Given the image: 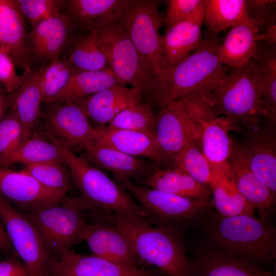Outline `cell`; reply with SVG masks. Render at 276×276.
Here are the masks:
<instances>
[{"instance_id": "cell-27", "label": "cell", "mask_w": 276, "mask_h": 276, "mask_svg": "<svg viewBox=\"0 0 276 276\" xmlns=\"http://www.w3.org/2000/svg\"><path fill=\"white\" fill-rule=\"evenodd\" d=\"M9 108L15 112L21 124L22 143L32 136L41 114L43 99L39 67L28 73L19 88L9 95Z\"/></svg>"}, {"instance_id": "cell-10", "label": "cell", "mask_w": 276, "mask_h": 276, "mask_svg": "<svg viewBox=\"0 0 276 276\" xmlns=\"http://www.w3.org/2000/svg\"><path fill=\"white\" fill-rule=\"evenodd\" d=\"M0 219L13 249L30 276H51L56 257L27 215L0 194Z\"/></svg>"}, {"instance_id": "cell-42", "label": "cell", "mask_w": 276, "mask_h": 276, "mask_svg": "<svg viewBox=\"0 0 276 276\" xmlns=\"http://www.w3.org/2000/svg\"><path fill=\"white\" fill-rule=\"evenodd\" d=\"M248 19L261 34L276 25V1L245 0Z\"/></svg>"}, {"instance_id": "cell-40", "label": "cell", "mask_w": 276, "mask_h": 276, "mask_svg": "<svg viewBox=\"0 0 276 276\" xmlns=\"http://www.w3.org/2000/svg\"><path fill=\"white\" fill-rule=\"evenodd\" d=\"M0 122V167L7 168L21 143L22 129L15 112L11 108Z\"/></svg>"}, {"instance_id": "cell-3", "label": "cell", "mask_w": 276, "mask_h": 276, "mask_svg": "<svg viewBox=\"0 0 276 276\" xmlns=\"http://www.w3.org/2000/svg\"><path fill=\"white\" fill-rule=\"evenodd\" d=\"M105 220L127 236L139 260L166 276H192L185 233L114 214L107 215Z\"/></svg>"}, {"instance_id": "cell-16", "label": "cell", "mask_w": 276, "mask_h": 276, "mask_svg": "<svg viewBox=\"0 0 276 276\" xmlns=\"http://www.w3.org/2000/svg\"><path fill=\"white\" fill-rule=\"evenodd\" d=\"M276 125L266 122L242 131L238 143L252 172L276 193Z\"/></svg>"}, {"instance_id": "cell-22", "label": "cell", "mask_w": 276, "mask_h": 276, "mask_svg": "<svg viewBox=\"0 0 276 276\" xmlns=\"http://www.w3.org/2000/svg\"><path fill=\"white\" fill-rule=\"evenodd\" d=\"M204 16L203 0L190 17L167 29L161 40L163 68L178 63L200 45Z\"/></svg>"}, {"instance_id": "cell-17", "label": "cell", "mask_w": 276, "mask_h": 276, "mask_svg": "<svg viewBox=\"0 0 276 276\" xmlns=\"http://www.w3.org/2000/svg\"><path fill=\"white\" fill-rule=\"evenodd\" d=\"M226 176L255 211H258L260 218L273 222L276 193L252 172L238 143L234 142Z\"/></svg>"}, {"instance_id": "cell-43", "label": "cell", "mask_w": 276, "mask_h": 276, "mask_svg": "<svg viewBox=\"0 0 276 276\" xmlns=\"http://www.w3.org/2000/svg\"><path fill=\"white\" fill-rule=\"evenodd\" d=\"M203 0H169L163 16L167 29L190 17L202 4Z\"/></svg>"}, {"instance_id": "cell-6", "label": "cell", "mask_w": 276, "mask_h": 276, "mask_svg": "<svg viewBox=\"0 0 276 276\" xmlns=\"http://www.w3.org/2000/svg\"><path fill=\"white\" fill-rule=\"evenodd\" d=\"M134 199L151 224L184 233L194 228L202 214L213 207L212 198L184 197L148 188L131 180L117 181Z\"/></svg>"}, {"instance_id": "cell-36", "label": "cell", "mask_w": 276, "mask_h": 276, "mask_svg": "<svg viewBox=\"0 0 276 276\" xmlns=\"http://www.w3.org/2000/svg\"><path fill=\"white\" fill-rule=\"evenodd\" d=\"M39 68L43 102L53 103L75 71L63 57L54 59Z\"/></svg>"}, {"instance_id": "cell-33", "label": "cell", "mask_w": 276, "mask_h": 276, "mask_svg": "<svg viewBox=\"0 0 276 276\" xmlns=\"http://www.w3.org/2000/svg\"><path fill=\"white\" fill-rule=\"evenodd\" d=\"M204 22L210 36L218 37L221 32L248 19L245 0H204Z\"/></svg>"}, {"instance_id": "cell-18", "label": "cell", "mask_w": 276, "mask_h": 276, "mask_svg": "<svg viewBox=\"0 0 276 276\" xmlns=\"http://www.w3.org/2000/svg\"><path fill=\"white\" fill-rule=\"evenodd\" d=\"M0 194L24 210L64 200L66 194L49 189L29 173L0 167Z\"/></svg>"}, {"instance_id": "cell-14", "label": "cell", "mask_w": 276, "mask_h": 276, "mask_svg": "<svg viewBox=\"0 0 276 276\" xmlns=\"http://www.w3.org/2000/svg\"><path fill=\"white\" fill-rule=\"evenodd\" d=\"M77 32L64 12L31 28L27 34L26 48L32 66L62 57Z\"/></svg>"}, {"instance_id": "cell-49", "label": "cell", "mask_w": 276, "mask_h": 276, "mask_svg": "<svg viewBox=\"0 0 276 276\" xmlns=\"http://www.w3.org/2000/svg\"><path fill=\"white\" fill-rule=\"evenodd\" d=\"M5 90L3 85L0 83V95Z\"/></svg>"}, {"instance_id": "cell-26", "label": "cell", "mask_w": 276, "mask_h": 276, "mask_svg": "<svg viewBox=\"0 0 276 276\" xmlns=\"http://www.w3.org/2000/svg\"><path fill=\"white\" fill-rule=\"evenodd\" d=\"M92 141L132 156L151 160L156 164L163 163L154 133L98 127L94 128Z\"/></svg>"}, {"instance_id": "cell-29", "label": "cell", "mask_w": 276, "mask_h": 276, "mask_svg": "<svg viewBox=\"0 0 276 276\" xmlns=\"http://www.w3.org/2000/svg\"><path fill=\"white\" fill-rule=\"evenodd\" d=\"M259 32L249 20L232 27L216 53L220 62L229 68L237 67L248 62L257 49Z\"/></svg>"}, {"instance_id": "cell-37", "label": "cell", "mask_w": 276, "mask_h": 276, "mask_svg": "<svg viewBox=\"0 0 276 276\" xmlns=\"http://www.w3.org/2000/svg\"><path fill=\"white\" fill-rule=\"evenodd\" d=\"M52 162H63L58 146L52 141L31 136L13 153L10 164L21 163L26 166Z\"/></svg>"}, {"instance_id": "cell-21", "label": "cell", "mask_w": 276, "mask_h": 276, "mask_svg": "<svg viewBox=\"0 0 276 276\" xmlns=\"http://www.w3.org/2000/svg\"><path fill=\"white\" fill-rule=\"evenodd\" d=\"M85 158L96 167L111 172L118 180L142 179L157 168L154 162L132 156L104 144L92 141L84 149Z\"/></svg>"}, {"instance_id": "cell-5", "label": "cell", "mask_w": 276, "mask_h": 276, "mask_svg": "<svg viewBox=\"0 0 276 276\" xmlns=\"http://www.w3.org/2000/svg\"><path fill=\"white\" fill-rule=\"evenodd\" d=\"M208 97L217 113L224 117L235 131L252 128L264 119L257 73L251 59L242 66L230 68Z\"/></svg>"}, {"instance_id": "cell-35", "label": "cell", "mask_w": 276, "mask_h": 276, "mask_svg": "<svg viewBox=\"0 0 276 276\" xmlns=\"http://www.w3.org/2000/svg\"><path fill=\"white\" fill-rule=\"evenodd\" d=\"M171 162L198 182L211 187L214 180L213 169L205 156L200 141L192 142L176 154Z\"/></svg>"}, {"instance_id": "cell-24", "label": "cell", "mask_w": 276, "mask_h": 276, "mask_svg": "<svg viewBox=\"0 0 276 276\" xmlns=\"http://www.w3.org/2000/svg\"><path fill=\"white\" fill-rule=\"evenodd\" d=\"M26 20L16 0H0V45L24 73L32 70L26 48Z\"/></svg>"}, {"instance_id": "cell-38", "label": "cell", "mask_w": 276, "mask_h": 276, "mask_svg": "<svg viewBox=\"0 0 276 276\" xmlns=\"http://www.w3.org/2000/svg\"><path fill=\"white\" fill-rule=\"evenodd\" d=\"M156 116L148 102L134 104L119 112L106 126L116 129L154 133Z\"/></svg>"}, {"instance_id": "cell-20", "label": "cell", "mask_w": 276, "mask_h": 276, "mask_svg": "<svg viewBox=\"0 0 276 276\" xmlns=\"http://www.w3.org/2000/svg\"><path fill=\"white\" fill-rule=\"evenodd\" d=\"M83 241L94 255L125 266L138 267L139 259L128 238L109 221L87 223Z\"/></svg>"}, {"instance_id": "cell-28", "label": "cell", "mask_w": 276, "mask_h": 276, "mask_svg": "<svg viewBox=\"0 0 276 276\" xmlns=\"http://www.w3.org/2000/svg\"><path fill=\"white\" fill-rule=\"evenodd\" d=\"M251 59L257 73L264 119L276 125V44L258 42Z\"/></svg>"}, {"instance_id": "cell-47", "label": "cell", "mask_w": 276, "mask_h": 276, "mask_svg": "<svg viewBox=\"0 0 276 276\" xmlns=\"http://www.w3.org/2000/svg\"><path fill=\"white\" fill-rule=\"evenodd\" d=\"M257 41L276 44V25L271 27L265 32L259 34Z\"/></svg>"}, {"instance_id": "cell-2", "label": "cell", "mask_w": 276, "mask_h": 276, "mask_svg": "<svg viewBox=\"0 0 276 276\" xmlns=\"http://www.w3.org/2000/svg\"><path fill=\"white\" fill-rule=\"evenodd\" d=\"M220 42L218 37L209 35L178 63L163 68L144 92L148 102L160 108L194 93L209 95L228 72L217 55Z\"/></svg>"}, {"instance_id": "cell-32", "label": "cell", "mask_w": 276, "mask_h": 276, "mask_svg": "<svg viewBox=\"0 0 276 276\" xmlns=\"http://www.w3.org/2000/svg\"><path fill=\"white\" fill-rule=\"evenodd\" d=\"M119 84H124L109 67L98 71L75 72L53 103L75 101Z\"/></svg>"}, {"instance_id": "cell-30", "label": "cell", "mask_w": 276, "mask_h": 276, "mask_svg": "<svg viewBox=\"0 0 276 276\" xmlns=\"http://www.w3.org/2000/svg\"><path fill=\"white\" fill-rule=\"evenodd\" d=\"M135 182L184 197L200 200L211 198L210 187L175 167L162 169L157 167L151 174Z\"/></svg>"}, {"instance_id": "cell-41", "label": "cell", "mask_w": 276, "mask_h": 276, "mask_svg": "<svg viewBox=\"0 0 276 276\" xmlns=\"http://www.w3.org/2000/svg\"><path fill=\"white\" fill-rule=\"evenodd\" d=\"M16 2L31 28L63 12L64 1L16 0Z\"/></svg>"}, {"instance_id": "cell-8", "label": "cell", "mask_w": 276, "mask_h": 276, "mask_svg": "<svg viewBox=\"0 0 276 276\" xmlns=\"http://www.w3.org/2000/svg\"><path fill=\"white\" fill-rule=\"evenodd\" d=\"M208 96L196 93L178 101L199 126L201 148L214 176H226L234 145L229 132L234 130L217 113Z\"/></svg>"}, {"instance_id": "cell-12", "label": "cell", "mask_w": 276, "mask_h": 276, "mask_svg": "<svg viewBox=\"0 0 276 276\" xmlns=\"http://www.w3.org/2000/svg\"><path fill=\"white\" fill-rule=\"evenodd\" d=\"M154 131L156 147L163 163L189 144L200 141L201 130L178 101L159 108Z\"/></svg>"}, {"instance_id": "cell-9", "label": "cell", "mask_w": 276, "mask_h": 276, "mask_svg": "<svg viewBox=\"0 0 276 276\" xmlns=\"http://www.w3.org/2000/svg\"><path fill=\"white\" fill-rule=\"evenodd\" d=\"M164 2L156 0H129L116 21L125 31L139 52L145 65L158 74L164 67L162 36L164 24L159 6Z\"/></svg>"}, {"instance_id": "cell-13", "label": "cell", "mask_w": 276, "mask_h": 276, "mask_svg": "<svg viewBox=\"0 0 276 276\" xmlns=\"http://www.w3.org/2000/svg\"><path fill=\"white\" fill-rule=\"evenodd\" d=\"M53 104L44 114L51 141L72 151L85 149L93 140L94 127L82 107L73 101Z\"/></svg>"}, {"instance_id": "cell-48", "label": "cell", "mask_w": 276, "mask_h": 276, "mask_svg": "<svg viewBox=\"0 0 276 276\" xmlns=\"http://www.w3.org/2000/svg\"><path fill=\"white\" fill-rule=\"evenodd\" d=\"M8 108H9V98L5 90L0 95V122L6 114Z\"/></svg>"}, {"instance_id": "cell-39", "label": "cell", "mask_w": 276, "mask_h": 276, "mask_svg": "<svg viewBox=\"0 0 276 276\" xmlns=\"http://www.w3.org/2000/svg\"><path fill=\"white\" fill-rule=\"evenodd\" d=\"M63 162L26 165L22 169L47 188L64 194L71 188L70 170Z\"/></svg>"}, {"instance_id": "cell-19", "label": "cell", "mask_w": 276, "mask_h": 276, "mask_svg": "<svg viewBox=\"0 0 276 276\" xmlns=\"http://www.w3.org/2000/svg\"><path fill=\"white\" fill-rule=\"evenodd\" d=\"M51 276H166L158 270L127 267L97 256L77 254L70 250L54 263Z\"/></svg>"}, {"instance_id": "cell-11", "label": "cell", "mask_w": 276, "mask_h": 276, "mask_svg": "<svg viewBox=\"0 0 276 276\" xmlns=\"http://www.w3.org/2000/svg\"><path fill=\"white\" fill-rule=\"evenodd\" d=\"M97 30L108 67L124 84L144 93L155 75L125 31L116 22Z\"/></svg>"}, {"instance_id": "cell-45", "label": "cell", "mask_w": 276, "mask_h": 276, "mask_svg": "<svg viewBox=\"0 0 276 276\" xmlns=\"http://www.w3.org/2000/svg\"><path fill=\"white\" fill-rule=\"evenodd\" d=\"M0 276H30V274L23 262L10 257L0 261Z\"/></svg>"}, {"instance_id": "cell-31", "label": "cell", "mask_w": 276, "mask_h": 276, "mask_svg": "<svg viewBox=\"0 0 276 276\" xmlns=\"http://www.w3.org/2000/svg\"><path fill=\"white\" fill-rule=\"evenodd\" d=\"M62 57L67 60L75 72L108 67L97 30L77 32Z\"/></svg>"}, {"instance_id": "cell-46", "label": "cell", "mask_w": 276, "mask_h": 276, "mask_svg": "<svg viewBox=\"0 0 276 276\" xmlns=\"http://www.w3.org/2000/svg\"><path fill=\"white\" fill-rule=\"evenodd\" d=\"M12 249L7 233L0 221V250L4 253H9Z\"/></svg>"}, {"instance_id": "cell-25", "label": "cell", "mask_w": 276, "mask_h": 276, "mask_svg": "<svg viewBox=\"0 0 276 276\" xmlns=\"http://www.w3.org/2000/svg\"><path fill=\"white\" fill-rule=\"evenodd\" d=\"M129 0L64 1L63 12L77 32L98 30L119 18Z\"/></svg>"}, {"instance_id": "cell-1", "label": "cell", "mask_w": 276, "mask_h": 276, "mask_svg": "<svg viewBox=\"0 0 276 276\" xmlns=\"http://www.w3.org/2000/svg\"><path fill=\"white\" fill-rule=\"evenodd\" d=\"M193 229L201 239L223 251L264 269H275L276 228L272 222L254 214L225 217L211 207Z\"/></svg>"}, {"instance_id": "cell-34", "label": "cell", "mask_w": 276, "mask_h": 276, "mask_svg": "<svg viewBox=\"0 0 276 276\" xmlns=\"http://www.w3.org/2000/svg\"><path fill=\"white\" fill-rule=\"evenodd\" d=\"M210 188L213 207L219 215L232 217L255 212L227 176L215 177Z\"/></svg>"}, {"instance_id": "cell-44", "label": "cell", "mask_w": 276, "mask_h": 276, "mask_svg": "<svg viewBox=\"0 0 276 276\" xmlns=\"http://www.w3.org/2000/svg\"><path fill=\"white\" fill-rule=\"evenodd\" d=\"M16 69L12 59L0 45V83L9 95L19 88L28 73H23L22 75H19Z\"/></svg>"}, {"instance_id": "cell-23", "label": "cell", "mask_w": 276, "mask_h": 276, "mask_svg": "<svg viewBox=\"0 0 276 276\" xmlns=\"http://www.w3.org/2000/svg\"><path fill=\"white\" fill-rule=\"evenodd\" d=\"M142 94L137 88L119 84L75 101L81 105L89 120L98 127H104L119 112L142 102Z\"/></svg>"}, {"instance_id": "cell-7", "label": "cell", "mask_w": 276, "mask_h": 276, "mask_svg": "<svg viewBox=\"0 0 276 276\" xmlns=\"http://www.w3.org/2000/svg\"><path fill=\"white\" fill-rule=\"evenodd\" d=\"M33 222L50 252L56 258L83 241L89 211L80 198L24 210Z\"/></svg>"}, {"instance_id": "cell-4", "label": "cell", "mask_w": 276, "mask_h": 276, "mask_svg": "<svg viewBox=\"0 0 276 276\" xmlns=\"http://www.w3.org/2000/svg\"><path fill=\"white\" fill-rule=\"evenodd\" d=\"M58 146L72 181L80 191V198L87 205L89 212L97 216L114 214L147 221L140 206L119 183L85 158Z\"/></svg>"}, {"instance_id": "cell-15", "label": "cell", "mask_w": 276, "mask_h": 276, "mask_svg": "<svg viewBox=\"0 0 276 276\" xmlns=\"http://www.w3.org/2000/svg\"><path fill=\"white\" fill-rule=\"evenodd\" d=\"M190 259L192 276H276L275 272L223 251L201 239Z\"/></svg>"}]
</instances>
